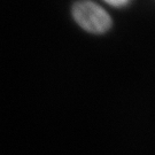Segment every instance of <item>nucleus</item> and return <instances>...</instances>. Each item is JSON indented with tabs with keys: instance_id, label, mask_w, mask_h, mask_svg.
I'll use <instances>...</instances> for the list:
<instances>
[{
	"instance_id": "nucleus-1",
	"label": "nucleus",
	"mask_w": 155,
	"mask_h": 155,
	"mask_svg": "<svg viewBox=\"0 0 155 155\" xmlns=\"http://www.w3.org/2000/svg\"><path fill=\"white\" fill-rule=\"evenodd\" d=\"M72 14L76 22L90 32H105L111 24V20L107 12L99 5L89 0L76 2L72 8Z\"/></svg>"
},
{
	"instance_id": "nucleus-2",
	"label": "nucleus",
	"mask_w": 155,
	"mask_h": 155,
	"mask_svg": "<svg viewBox=\"0 0 155 155\" xmlns=\"http://www.w3.org/2000/svg\"><path fill=\"white\" fill-rule=\"evenodd\" d=\"M105 1L113 6H122L125 5L129 0H105Z\"/></svg>"
}]
</instances>
